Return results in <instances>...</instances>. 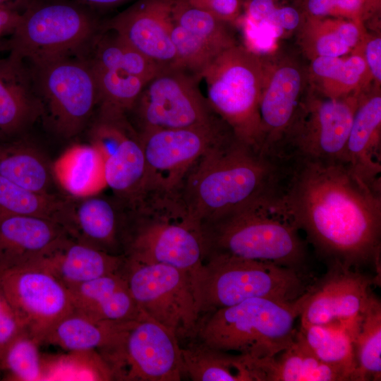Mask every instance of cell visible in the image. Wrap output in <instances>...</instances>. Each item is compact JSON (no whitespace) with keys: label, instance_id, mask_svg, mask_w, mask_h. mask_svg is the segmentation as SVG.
<instances>
[{"label":"cell","instance_id":"48","mask_svg":"<svg viewBox=\"0 0 381 381\" xmlns=\"http://www.w3.org/2000/svg\"><path fill=\"white\" fill-rule=\"evenodd\" d=\"M32 3V0H0V8L22 13Z\"/></svg>","mask_w":381,"mask_h":381},{"label":"cell","instance_id":"47","mask_svg":"<svg viewBox=\"0 0 381 381\" xmlns=\"http://www.w3.org/2000/svg\"><path fill=\"white\" fill-rule=\"evenodd\" d=\"M21 13L6 8H0V38L6 35H11L14 31Z\"/></svg>","mask_w":381,"mask_h":381},{"label":"cell","instance_id":"39","mask_svg":"<svg viewBox=\"0 0 381 381\" xmlns=\"http://www.w3.org/2000/svg\"><path fill=\"white\" fill-rule=\"evenodd\" d=\"M340 18L306 16L302 23L301 42L312 59L320 56L341 57L351 51L339 33Z\"/></svg>","mask_w":381,"mask_h":381},{"label":"cell","instance_id":"40","mask_svg":"<svg viewBox=\"0 0 381 381\" xmlns=\"http://www.w3.org/2000/svg\"><path fill=\"white\" fill-rule=\"evenodd\" d=\"M371 76L363 56L352 54L344 59L343 67L337 78L318 90L324 97L343 98L361 92V87Z\"/></svg>","mask_w":381,"mask_h":381},{"label":"cell","instance_id":"49","mask_svg":"<svg viewBox=\"0 0 381 381\" xmlns=\"http://www.w3.org/2000/svg\"><path fill=\"white\" fill-rule=\"evenodd\" d=\"M84 4L97 7H111L121 4L128 0H78Z\"/></svg>","mask_w":381,"mask_h":381},{"label":"cell","instance_id":"6","mask_svg":"<svg viewBox=\"0 0 381 381\" xmlns=\"http://www.w3.org/2000/svg\"><path fill=\"white\" fill-rule=\"evenodd\" d=\"M201 230L205 258L225 254L306 271L307 250L298 231L266 206L238 210L201 225Z\"/></svg>","mask_w":381,"mask_h":381},{"label":"cell","instance_id":"26","mask_svg":"<svg viewBox=\"0 0 381 381\" xmlns=\"http://www.w3.org/2000/svg\"><path fill=\"white\" fill-rule=\"evenodd\" d=\"M128 322L99 320L73 309L48 331L42 344L68 351H96L104 355L120 343Z\"/></svg>","mask_w":381,"mask_h":381},{"label":"cell","instance_id":"45","mask_svg":"<svg viewBox=\"0 0 381 381\" xmlns=\"http://www.w3.org/2000/svg\"><path fill=\"white\" fill-rule=\"evenodd\" d=\"M304 12L292 6H278L275 9L270 21L276 23L284 30H293L298 28L304 20Z\"/></svg>","mask_w":381,"mask_h":381},{"label":"cell","instance_id":"44","mask_svg":"<svg viewBox=\"0 0 381 381\" xmlns=\"http://www.w3.org/2000/svg\"><path fill=\"white\" fill-rule=\"evenodd\" d=\"M344 59L320 56L312 59L311 73L319 83V87L335 80L339 75Z\"/></svg>","mask_w":381,"mask_h":381},{"label":"cell","instance_id":"13","mask_svg":"<svg viewBox=\"0 0 381 381\" xmlns=\"http://www.w3.org/2000/svg\"><path fill=\"white\" fill-rule=\"evenodd\" d=\"M102 357L114 380L179 381L185 374L177 337L142 311L128 323L120 343Z\"/></svg>","mask_w":381,"mask_h":381},{"label":"cell","instance_id":"41","mask_svg":"<svg viewBox=\"0 0 381 381\" xmlns=\"http://www.w3.org/2000/svg\"><path fill=\"white\" fill-rule=\"evenodd\" d=\"M235 25L241 30L243 46L260 56L270 53L284 32L283 28L272 21H253L242 14Z\"/></svg>","mask_w":381,"mask_h":381},{"label":"cell","instance_id":"37","mask_svg":"<svg viewBox=\"0 0 381 381\" xmlns=\"http://www.w3.org/2000/svg\"><path fill=\"white\" fill-rule=\"evenodd\" d=\"M65 356L42 358L45 380H114L113 373L96 351H70Z\"/></svg>","mask_w":381,"mask_h":381},{"label":"cell","instance_id":"2","mask_svg":"<svg viewBox=\"0 0 381 381\" xmlns=\"http://www.w3.org/2000/svg\"><path fill=\"white\" fill-rule=\"evenodd\" d=\"M285 161L261 152L234 133L211 146L179 190L200 225L246 207L267 206L277 195Z\"/></svg>","mask_w":381,"mask_h":381},{"label":"cell","instance_id":"1","mask_svg":"<svg viewBox=\"0 0 381 381\" xmlns=\"http://www.w3.org/2000/svg\"><path fill=\"white\" fill-rule=\"evenodd\" d=\"M268 210L303 231L327 266L360 270L372 265L380 272L381 191L360 180L347 164L286 159Z\"/></svg>","mask_w":381,"mask_h":381},{"label":"cell","instance_id":"30","mask_svg":"<svg viewBox=\"0 0 381 381\" xmlns=\"http://www.w3.org/2000/svg\"><path fill=\"white\" fill-rule=\"evenodd\" d=\"M73 202L24 188L0 176V220L12 215L45 217L68 231Z\"/></svg>","mask_w":381,"mask_h":381},{"label":"cell","instance_id":"50","mask_svg":"<svg viewBox=\"0 0 381 381\" xmlns=\"http://www.w3.org/2000/svg\"><path fill=\"white\" fill-rule=\"evenodd\" d=\"M6 140L3 136L0 135V141Z\"/></svg>","mask_w":381,"mask_h":381},{"label":"cell","instance_id":"21","mask_svg":"<svg viewBox=\"0 0 381 381\" xmlns=\"http://www.w3.org/2000/svg\"><path fill=\"white\" fill-rule=\"evenodd\" d=\"M381 96L361 93L346 143L347 164L360 180L381 191Z\"/></svg>","mask_w":381,"mask_h":381},{"label":"cell","instance_id":"22","mask_svg":"<svg viewBox=\"0 0 381 381\" xmlns=\"http://www.w3.org/2000/svg\"><path fill=\"white\" fill-rule=\"evenodd\" d=\"M32 73L23 60L9 54L0 59V135L10 140L43 111Z\"/></svg>","mask_w":381,"mask_h":381},{"label":"cell","instance_id":"33","mask_svg":"<svg viewBox=\"0 0 381 381\" xmlns=\"http://www.w3.org/2000/svg\"><path fill=\"white\" fill-rule=\"evenodd\" d=\"M89 60L97 87L99 117L127 116L147 82L128 73L107 68Z\"/></svg>","mask_w":381,"mask_h":381},{"label":"cell","instance_id":"8","mask_svg":"<svg viewBox=\"0 0 381 381\" xmlns=\"http://www.w3.org/2000/svg\"><path fill=\"white\" fill-rule=\"evenodd\" d=\"M99 26L91 14L76 5L33 2L21 13L6 47L9 54L32 64L73 55L93 42Z\"/></svg>","mask_w":381,"mask_h":381},{"label":"cell","instance_id":"34","mask_svg":"<svg viewBox=\"0 0 381 381\" xmlns=\"http://www.w3.org/2000/svg\"><path fill=\"white\" fill-rule=\"evenodd\" d=\"M184 373L194 381H253L241 354H230L202 344L181 349Z\"/></svg>","mask_w":381,"mask_h":381},{"label":"cell","instance_id":"24","mask_svg":"<svg viewBox=\"0 0 381 381\" xmlns=\"http://www.w3.org/2000/svg\"><path fill=\"white\" fill-rule=\"evenodd\" d=\"M125 260V254L111 253L71 237L57 249L33 263L51 272L71 289L120 271Z\"/></svg>","mask_w":381,"mask_h":381},{"label":"cell","instance_id":"42","mask_svg":"<svg viewBox=\"0 0 381 381\" xmlns=\"http://www.w3.org/2000/svg\"><path fill=\"white\" fill-rule=\"evenodd\" d=\"M25 330L0 286V358L9 344Z\"/></svg>","mask_w":381,"mask_h":381},{"label":"cell","instance_id":"18","mask_svg":"<svg viewBox=\"0 0 381 381\" xmlns=\"http://www.w3.org/2000/svg\"><path fill=\"white\" fill-rule=\"evenodd\" d=\"M174 0H138L109 20L112 30L160 67L178 66L171 39Z\"/></svg>","mask_w":381,"mask_h":381},{"label":"cell","instance_id":"46","mask_svg":"<svg viewBox=\"0 0 381 381\" xmlns=\"http://www.w3.org/2000/svg\"><path fill=\"white\" fill-rule=\"evenodd\" d=\"M363 57L371 77L380 84L381 82V38L380 37L368 40L365 45Z\"/></svg>","mask_w":381,"mask_h":381},{"label":"cell","instance_id":"28","mask_svg":"<svg viewBox=\"0 0 381 381\" xmlns=\"http://www.w3.org/2000/svg\"><path fill=\"white\" fill-rule=\"evenodd\" d=\"M52 168L54 179L60 186L78 199L97 194L107 186L103 158L91 143L70 147Z\"/></svg>","mask_w":381,"mask_h":381},{"label":"cell","instance_id":"7","mask_svg":"<svg viewBox=\"0 0 381 381\" xmlns=\"http://www.w3.org/2000/svg\"><path fill=\"white\" fill-rule=\"evenodd\" d=\"M265 73V59L236 44L218 54L201 75L214 111L238 140L260 152L259 104Z\"/></svg>","mask_w":381,"mask_h":381},{"label":"cell","instance_id":"38","mask_svg":"<svg viewBox=\"0 0 381 381\" xmlns=\"http://www.w3.org/2000/svg\"><path fill=\"white\" fill-rule=\"evenodd\" d=\"M41 342L27 330L20 334L6 347L0 358V371L8 380H42Z\"/></svg>","mask_w":381,"mask_h":381},{"label":"cell","instance_id":"35","mask_svg":"<svg viewBox=\"0 0 381 381\" xmlns=\"http://www.w3.org/2000/svg\"><path fill=\"white\" fill-rule=\"evenodd\" d=\"M97 34L92 42V59L111 69L119 70L138 76L146 82L162 67L144 56L112 30Z\"/></svg>","mask_w":381,"mask_h":381},{"label":"cell","instance_id":"27","mask_svg":"<svg viewBox=\"0 0 381 381\" xmlns=\"http://www.w3.org/2000/svg\"><path fill=\"white\" fill-rule=\"evenodd\" d=\"M92 195L73 203L71 236L100 250L114 252L122 238L124 242L126 214L121 217L115 204L109 199Z\"/></svg>","mask_w":381,"mask_h":381},{"label":"cell","instance_id":"31","mask_svg":"<svg viewBox=\"0 0 381 381\" xmlns=\"http://www.w3.org/2000/svg\"><path fill=\"white\" fill-rule=\"evenodd\" d=\"M356 363V381L381 378V304L375 296L363 313L349 320Z\"/></svg>","mask_w":381,"mask_h":381},{"label":"cell","instance_id":"10","mask_svg":"<svg viewBox=\"0 0 381 381\" xmlns=\"http://www.w3.org/2000/svg\"><path fill=\"white\" fill-rule=\"evenodd\" d=\"M121 271L140 311L179 339L196 333L200 314L189 272L126 255Z\"/></svg>","mask_w":381,"mask_h":381},{"label":"cell","instance_id":"5","mask_svg":"<svg viewBox=\"0 0 381 381\" xmlns=\"http://www.w3.org/2000/svg\"><path fill=\"white\" fill-rule=\"evenodd\" d=\"M308 291L293 301L253 298L210 313L197 329L201 344L253 358L274 356L294 341Z\"/></svg>","mask_w":381,"mask_h":381},{"label":"cell","instance_id":"29","mask_svg":"<svg viewBox=\"0 0 381 381\" xmlns=\"http://www.w3.org/2000/svg\"><path fill=\"white\" fill-rule=\"evenodd\" d=\"M0 176L30 190L52 194V165L37 148L24 141H0Z\"/></svg>","mask_w":381,"mask_h":381},{"label":"cell","instance_id":"16","mask_svg":"<svg viewBox=\"0 0 381 381\" xmlns=\"http://www.w3.org/2000/svg\"><path fill=\"white\" fill-rule=\"evenodd\" d=\"M90 143L104 161L106 186L127 203L143 191L145 159L138 131L127 116L98 118L90 131Z\"/></svg>","mask_w":381,"mask_h":381},{"label":"cell","instance_id":"20","mask_svg":"<svg viewBox=\"0 0 381 381\" xmlns=\"http://www.w3.org/2000/svg\"><path fill=\"white\" fill-rule=\"evenodd\" d=\"M60 223L45 217L12 215L0 220V274L32 264L71 238Z\"/></svg>","mask_w":381,"mask_h":381},{"label":"cell","instance_id":"11","mask_svg":"<svg viewBox=\"0 0 381 381\" xmlns=\"http://www.w3.org/2000/svg\"><path fill=\"white\" fill-rule=\"evenodd\" d=\"M36 90L61 136H75L86 126L98 103L95 74L89 59L65 55L32 64Z\"/></svg>","mask_w":381,"mask_h":381},{"label":"cell","instance_id":"4","mask_svg":"<svg viewBox=\"0 0 381 381\" xmlns=\"http://www.w3.org/2000/svg\"><path fill=\"white\" fill-rule=\"evenodd\" d=\"M190 278L200 315L253 298L293 301L314 282L306 271L225 254L206 256Z\"/></svg>","mask_w":381,"mask_h":381},{"label":"cell","instance_id":"19","mask_svg":"<svg viewBox=\"0 0 381 381\" xmlns=\"http://www.w3.org/2000/svg\"><path fill=\"white\" fill-rule=\"evenodd\" d=\"M303 84L302 72L294 62L265 61L259 104L262 153L279 158L280 145L303 97Z\"/></svg>","mask_w":381,"mask_h":381},{"label":"cell","instance_id":"25","mask_svg":"<svg viewBox=\"0 0 381 381\" xmlns=\"http://www.w3.org/2000/svg\"><path fill=\"white\" fill-rule=\"evenodd\" d=\"M68 289L74 309L97 320L124 323L141 314L121 270Z\"/></svg>","mask_w":381,"mask_h":381},{"label":"cell","instance_id":"23","mask_svg":"<svg viewBox=\"0 0 381 381\" xmlns=\"http://www.w3.org/2000/svg\"><path fill=\"white\" fill-rule=\"evenodd\" d=\"M242 356L253 381L349 380L345 373L315 356L299 329L291 344L274 356L253 358Z\"/></svg>","mask_w":381,"mask_h":381},{"label":"cell","instance_id":"17","mask_svg":"<svg viewBox=\"0 0 381 381\" xmlns=\"http://www.w3.org/2000/svg\"><path fill=\"white\" fill-rule=\"evenodd\" d=\"M375 281L360 270L328 265L327 272L309 289L299 316L301 326L346 322L359 316L375 296L371 286Z\"/></svg>","mask_w":381,"mask_h":381},{"label":"cell","instance_id":"32","mask_svg":"<svg viewBox=\"0 0 381 381\" xmlns=\"http://www.w3.org/2000/svg\"><path fill=\"white\" fill-rule=\"evenodd\" d=\"M315 356L356 380V363L348 321L300 326L298 329Z\"/></svg>","mask_w":381,"mask_h":381},{"label":"cell","instance_id":"3","mask_svg":"<svg viewBox=\"0 0 381 381\" xmlns=\"http://www.w3.org/2000/svg\"><path fill=\"white\" fill-rule=\"evenodd\" d=\"M123 206L127 257L190 274L202 264L205 250L201 225L179 191H145Z\"/></svg>","mask_w":381,"mask_h":381},{"label":"cell","instance_id":"9","mask_svg":"<svg viewBox=\"0 0 381 381\" xmlns=\"http://www.w3.org/2000/svg\"><path fill=\"white\" fill-rule=\"evenodd\" d=\"M361 92L332 99L303 96L279 150V157L347 164L346 143Z\"/></svg>","mask_w":381,"mask_h":381},{"label":"cell","instance_id":"43","mask_svg":"<svg viewBox=\"0 0 381 381\" xmlns=\"http://www.w3.org/2000/svg\"><path fill=\"white\" fill-rule=\"evenodd\" d=\"M192 5L202 9L217 18L235 25L242 13L241 0H188Z\"/></svg>","mask_w":381,"mask_h":381},{"label":"cell","instance_id":"15","mask_svg":"<svg viewBox=\"0 0 381 381\" xmlns=\"http://www.w3.org/2000/svg\"><path fill=\"white\" fill-rule=\"evenodd\" d=\"M0 286L27 331L41 344L48 331L74 309L69 289L37 264L1 273Z\"/></svg>","mask_w":381,"mask_h":381},{"label":"cell","instance_id":"36","mask_svg":"<svg viewBox=\"0 0 381 381\" xmlns=\"http://www.w3.org/2000/svg\"><path fill=\"white\" fill-rule=\"evenodd\" d=\"M172 22L217 53L236 44L231 25L192 5L188 0H174Z\"/></svg>","mask_w":381,"mask_h":381},{"label":"cell","instance_id":"14","mask_svg":"<svg viewBox=\"0 0 381 381\" xmlns=\"http://www.w3.org/2000/svg\"><path fill=\"white\" fill-rule=\"evenodd\" d=\"M232 133L222 119L207 126L139 133L146 166L143 193L179 191L196 161Z\"/></svg>","mask_w":381,"mask_h":381},{"label":"cell","instance_id":"12","mask_svg":"<svg viewBox=\"0 0 381 381\" xmlns=\"http://www.w3.org/2000/svg\"><path fill=\"white\" fill-rule=\"evenodd\" d=\"M200 80L179 66L161 68L145 85L130 113L138 133L210 126L222 120L199 88Z\"/></svg>","mask_w":381,"mask_h":381}]
</instances>
